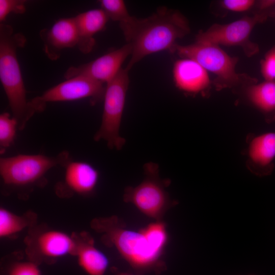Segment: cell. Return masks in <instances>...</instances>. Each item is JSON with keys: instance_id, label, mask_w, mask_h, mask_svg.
Here are the masks:
<instances>
[{"instance_id": "obj_1", "label": "cell", "mask_w": 275, "mask_h": 275, "mask_svg": "<svg viewBox=\"0 0 275 275\" xmlns=\"http://www.w3.org/2000/svg\"><path fill=\"white\" fill-rule=\"evenodd\" d=\"M132 52L126 69L129 70L145 57L166 50L173 52L178 39L190 32L188 22L178 11L159 8L150 16L135 18L122 29Z\"/></svg>"}, {"instance_id": "obj_26", "label": "cell", "mask_w": 275, "mask_h": 275, "mask_svg": "<svg viewBox=\"0 0 275 275\" xmlns=\"http://www.w3.org/2000/svg\"><path fill=\"white\" fill-rule=\"evenodd\" d=\"M116 275H135V274L126 273V272H120V273H117Z\"/></svg>"}, {"instance_id": "obj_3", "label": "cell", "mask_w": 275, "mask_h": 275, "mask_svg": "<svg viewBox=\"0 0 275 275\" xmlns=\"http://www.w3.org/2000/svg\"><path fill=\"white\" fill-rule=\"evenodd\" d=\"M26 42L24 36L14 33L10 25L0 24V80L20 130L35 114L26 98L16 54L17 48L23 47Z\"/></svg>"}, {"instance_id": "obj_10", "label": "cell", "mask_w": 275, "mask_h": 275, "mask_svg": "<svg viewBox=\"0 0 275 275\" xmlns=\"http://www.w3.org/2000/svg\"><path fill=\"white\" fill-rule=\"evenodd\" d=\"M131 52L132 47L127 43L122 47L89 63L69 67L64 73V78L67 79L83 76L106 84L119 72L122 64L131 56Z\"/></svg>"}, {"instance_id": "obj_24", "label": "cell", "mask_w": 275, "mask_h": 275, "mask_svg": "<svg viewBox=\"0 0 275 275\" xmlns=\"http://www.w3.org/2000/svg\"><path fill=\"white\" fill-rule=\"evenodd\" d=\"M9 275H42L41 271L35 263L32 262H18L10 268Z\"/></svg>"}, {"instance_id": "obj_8", "label": "cell", "mask_w": 275, "mask_h": 275, "mask_svg": "<svg viewBox=\"0 0 275 275\" xmlns=\"http://www.w3.org/2000/svg\"><path fill=\"white\" fill-rule=\"evenodd\" d=\"M274 15V11L259 10L253 16H245L228 24L214 23L206 31H200L196 36V41L218 46H239L248 57H252L259 51V47L250 40L251 33L256 25Z\"/></svg>"}, {"instance_id": "obj_21", "label": "cell", "mask_w": 275, "mask_h": 275, "mask_svg": "<svg viewBox=\"0 0 275 275\" xmlns=\"http://www.w3.org/2000/svg\"><path fill=\"white\" fill-rule=\"evenodd\" d=\"M18 129L17 120L7 112L0 115V152L3 154L14 143L16 130Z\"/></svg>"}, {"instance_id": "obj_18", "label": "cell", "mask_w": 275, "mask_h": 275, "mask_svg": "<svg viewBox=\"0 0 275 275\" xmlns=\"http://www.w3.org/2000/svg\"><path fill=\"white\" fill-rule=\"evenodd\" d=\"M79 266L89 275H104L109 265L106 256L96 248L92 239L78 244L75 253Z\"/></svg>"}, {"instance_id": "obj_17", "label": "cell", "mask_w": 275, "mask_h": 275, "mask_svg": "<svg viewBox=\"0 0 275 275\" xmlns=\"http://www.w3.org/2000/svg\"><path fill=\"white\" fill-rule=\"evenodd\" d=\"M250 102L265 117L268 122L275 120V81L265 80L247 87Z\"/></svg>"}, {"instance_id": "obj_6", "label": "cell", "mask_w": 275, "mask_h": 275, "mask_svg": "<svg viewBox=\"0 0 275 275\" xmlns=\"http://www.w3.org/2000/svg\"><path fill=\"white\" fill-rule=\"evenodd\" d=\"M128 72L121 68L105 86L101 123L94 139L104 140L110 149L121 150L126 142L119 130L129 85Z\"/></svg>"}, {"instance_id": "obj_15", "label": "cell", "mask_w": 275, "mask_h": 275, "mask_svg": "<svg viewBox=\"0 0 275 275\" xmlns=\"http://www.w3.org/2000/svg\"><path fill=\"white\" fill-rule=\"evenodd\" d=\"M248 156L257 174H270L275 159V132L264 133L253 138L249 146Z\"/></svg>"}, {"instance_id": "obj_12", "label": "cell", "mask_w": 275, "mask_h": 275, "mask_svg": "<svg viewBox=\"0 0 275 275\" xmlns=\"http://www.w3.org/2000/svg\"><path fill=\"white\" fill-rule=\"evenodd\" d=\"M173 77L175 86L191 95L203 94L211 84L208 71L197 62L188 58H181L174 63Z\"/></svg>"}, {"instance_id": "obj_20", "label": "cell", "mask_w": 275, "mask_h": 275, "mask_svg": "<svg viewBox=\"0 0 275 275\" xmlns=\"http://www.w3.org/2000/svg\"><path fill=\"white\" fill-rule=\"evenodd\" d=\"M99 3L108 19L118 21L120 26L130 23L134 18L129 14L122 0H101Z\"/></svg>"}, {"instance_id": "obj_4", "label": "cell", "mask_w": 275, "mask_h": 275, "mask_svg": "<svg viewBox=\"0 0 275 275\" xmlns=\"http://www.w3.org/2000/svg\"><path fill=\"white\" fill-rule=\"evenodd\" d=\"M173 52L181 58L194 60L215 76L213 84L218 90L239 86H249L257 80L236 72L238 58L231 57L218 45L196 41L187 45L176 44Z\"/></svg>"}, {"instance_id": "obj_22", "label": "cell", "mask_w": 275, "mask_h": 275, "mask_svg": "<svg viewBox=\"0 0 275 275\" xmlns=\"http://www.w3.org/2000/svg\"><path fill=\"white\" fill-rule=\"evenodd\" d=\"M24 0H0V22L3 23L10 13L22 14L26 11Z\"/></svg>"}, {"instance_id": "obj_19", "label": "cell", "mask_w": 275, "mask_h": 275, "mask_svg": "<svg viewBox=\"0 0 275 275\" xmlns=\"http://www.w3.org/2000/svg\"><path fill=\"white\" fill-rule=\"evenodd\" d=\"M28 222L22 217L7 209H0V237H7L16 234L27 226Z\"/></svg>"}, {"instance_id": "obj_13", "label": "cell", "mask_w": 275, "mask_h": 275, "mask_svg": "<svg viewBox=\"0 0 275 275\" xmlns=\"http://www.w3.org/2000/svg\"><path fill=\"white\" fill-rule=\"evenodd\" d=\"M64 185L73 193L87 195L95 190L99 180L98 170L90 163L70 159L64 166Z\"/></svg>"}, {"instance_id": "obj_9", "label": "cell", "mask_w": 275, "mask_h": 275, "mask_svg": "<svg viewBox=\"0 0 275 275\" xmlns=\"http://www.w3.org/2000/svg\"><path fill=\"white\" fill-rule=\"evenodd\" d=\"M104 84L90 78L78 76L67 79L30 100L35 113L43 112L48 102L71 101L89 99L91 105L103 100Z\"/></svg>"}, {"instance_id": "obj_5", "label": "cell", "mask_w": 275, "mask_h": 275, "mask_svg": "<svg viewBox=\"0 0 275 275\" xmlns=\"http://www.w3.org/2000/svg\"><path fill=\"white\" fill-rule=\"evenodd\" d=\"M145 178L138 185L125 188L123 200L133 204L146 215L161 221L166 212L177 203L171 199L166 187L169 179H161L159 166L149 162L144 166Z\"/></svg>"}, {"instance_id": "obj_2", "label": "cell", "mask_w": 275, "mask_h": 275, "mask_svg": "<svg viewBox=\"0 0 275 275\" xmlns=\"http://www.w3.org/2000/svg\"><path fill=\"white\" fill-rule=\"evenodd\" d=\"M92 227L103 233L105 241L114 246L139 275L150 272L158 274L166 269L161 258L163 250L153 243L144 228L130 229L116 216L96 219Z\"/></svg>"}, {"instance_id": "obj_16", "label": "cell", "mask_w": 275, "mask_h": 275, "mask_svg": "<svg viewBox=\"0 0 275 275\" xmlns=\"http://www.w3.org/2000/svg\"><path fill=\"white\" fill-rule=\"evenodd\" d=\"M37 244L42 255L52 258L75 254L78 245L70 235L57 230L42 233L37 239Z\"/></svg>"}, {"instance_id": "obj_11", "label": "cell", "mask_w": 275, "mask_h": 275, "mask_svg": "<svg viewBox=\"0 0 275 275\" xmlns=\"http://www.w3.org/2000/svg\"><path fill=\"white\" fill-rule=\"evenodd\" d=\"M39 35L44 52L52 61L58 60L63 50L77 45V32L74 17L58 19L50 29H43Z\"/></svg>"}, {"instance_id": "obj_7", "label": "cell", "mask_w": 275, "mask_h": 275, "mask_svg": "<svg viewBox=\"0 0 275 275\" xmlns=\"http://www.w3.org/2000/svg\"><path fill=\"white\" fill-rule=\"evenodd\" d=\"M70 154L63 151L49 156L43 154H18L1 157L0 175L5 184L22 187L32 185L44 177L57 166H63L70 160Z\"/></svg>"}, {"instance_id": "obj_23", "label": "cell", "mask_w": 275, "mask_h": 275, "mask_svg": "<svg viewBox=\"0 0 275 275\" xmlns=\"http://www.w3.org/2000/svg\"><path fill=\"white\" fill-rule=\"evenodd\" d=\"M260 66L261 73L265 80L275 81V45L266 53Z\"/></svg>"}, {"instance_id": "obj_25", "label": "cell", "mask_w": 275, "mask_h": 275, "mask_svg": "<svg viewBox=\"0 0 275 275\" xmlns=\"http://www.w3.org/2000/svg\"><path fill=\"white\" fill-rule=\"evenodd\" d=\"M221 3L222 6L228 10L242 12L251 9L256 2L254 0H224Z\"/></svg>"}, {"instance_id": "obj_14", "label": "cell", "mask_w": 275, "mask_h": 275, "mask_svg": "<svg viewBox=\"0 0 275 275\" xmlns=\"http://www.w3.org/2000/svg\"><path fill=\"white\" fill-rule=\"evenodd\" d=\"M77 32V45L83 53L90 52L95 44L94 35L104 30L109 20L100 9L89 10L74 17Z\"/></svg>"}]
</instances>
